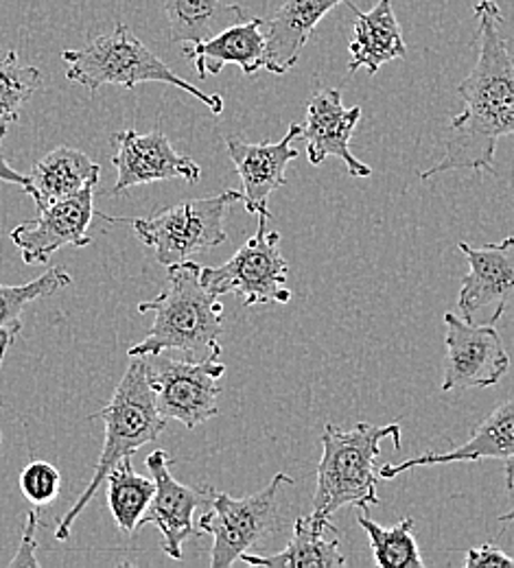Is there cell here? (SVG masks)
Segmentation results:
<instances>
[{
  "label": "cell",
  "instance_id": "obj_4",
  "mask_svg": "<svg viewBox=\"0 0 514 568\" xmlns=\"http://www.w3.org/2000/svg\"><path fill=\"white\" fill-rule=\"evenodd\" d=\"M383 439H392L394 448L401 450V426H374L367 423H360L353 428L324 426L320 435L322 459L318 466V486L311 514L331 520V516L346 505H381L374 462L381 455Z\"/></svg>",
  "mask_w": 514,
  "mask_h": 568
},
{
  "label": "cell",
  "instance_id": "obj_30",
  "mask_svg": "<svg viewBox=\"0 0 514 568\" xmlns=\"http://www.w3.org/2000/svg\"><path fill=\"white\" fill-rule=\"evenodd\" d=\"M466 568H514V558L506 551H502L497 545H482L477 549H471L466 556Z\"/></svg>",
  "mask_w": 514,
  "mask_h": 568
},
{
  "label": "cell",
  "instance_id": "obj_13",
  "mask_svg": "<svg viewBox=\"0 0 514 568\" xmlns=\"http://www.w3.org/2000/svg\"><path fill=\"white\" fill-rule=\"evenodd\" d=\"M171 457L155 448L148 457L151 479L155 481V495L149 503L139 527L155 525L162 534V549L171 560H182V547L189 538L198 536L193 516L198 507L209 505L211 486L189 488L180 484L169 470Z\"/></svg>",
  "mask_w": 514,
  "mask_h": 568
},
{
  "label": "cell",
  "instance_id": "obj_15",
  "mask_svg": "<svg viewBox=\"0 0 514 568\" xmlns=\"http://www.w3.org/2000/svg\"><path fill=\"white\" fill-rule=\"evenodd\" d=\"M302 125H292L285 139L279 142H245L239 136L225 141L228 155L243 184V206L250 214L270 213V195L285 186V171L290 162L298 158L295 139H300Z\"/></svg>",
  "mask_w": 514,
  "mask_h": 568
},
{
  "label": "cell",
  "instance_id": "obj_5",
  "mask_svg": "<svg viewBox=\"0 0 514 568\" xmlns=\"http://www.w3.org/2000/svg\"><path fill=\"white\" fill-rule=\"evenodd\" d=\"M67 64V77L83 85L90 94H97L101 85H121L134 90L141 83H169L187 94L195 97L211 108L213 114L223 112V99L220 94H206L200 88L191 85L175 71L167 67L148 44L134 36L125 22H117L110 36L90 38L85 47L71 49L62 53Z\"/></svg>",
  "mask_w": 514,
  "mask_h": 568
},
{
  "label": "cell",
  "instance_id": "obj_23",
  "mask_svg": "<svg viewBox=\"0 0 514 568\" xmlns=\"http://www.w3.org/2000/svg\"><path fill=\"white\" fill-rule=\"evenodd\" d=\"M164 16L173 44H198L230 24L248 20L241 4L223 0H164Z\"/></svg>",
  "mask_w": 514,
  "mask_h": 568
},
{
  "label": "cell",
  "instance_id": "obj_32",
  "mask_svg": "<svg viewBox=\"0 0 514 568\" xmlns=\"http://www.w3.org/2000/svg\"><path fill=\"white\" fill-rule=\"evenodd\" d=\"M0 180H2V182H11V184H20V186L27 182V175L18 173V171L9 164V160L2 155V151H0Z\"/></svg>",
  "mask_w": 514,
  "mask_h": 568
},
{
  "label": "cell",
  "instance_id": "obj_20",
  "mask_svg": "<svg viewBox=\"0 0 514 568\" xmlns=\"http://www.w3.org/2000/svg\"><path fill=\"white\" fill-rule=\"evenodd\" d=\"M346 7H351L353 13L357 16L353 40L349 44L351 74L360 69H366L370 74H374L383 64L407 58L405 40L392 0H379L372 11L357 9L351 0L346 2Z\"/></svg>",
  "mask_w": 514,
  "mask_h": 568
},
{
  "label": "cell",
  "instance_id": "obj_10",
  "mask_svg": "<svg viewBox=\"0 0 514 568\" xmlns=\"http://www.w3.org/2000/svg\"><path fill=\"white\" fill-rule=\"evenodd\" d=\"M504 311L506 308L500 306L482 326L466 322L464 317L460 320L453 313H444L446 361L441 385L444 394L493 387L508 372L511 355L495 326Z\"/></svg>",
  "mask_w": 514,
  "mask_h": 568
},
{
  "label": "cell",
  "instance_id": "obj_9",
  "mask_svg": "<svg viewBox=\"0 0 514 568\" xmlns=\"http://www.w3.org/2000/svg\"><path fill=\"white\" fill-rule=\"evenodd\" d=\"M148 361L149 383L160 416L193 430L220 414L218 398L225 365L218 358L191 361L158 355Z\"/></svg>",
  "mask_w": 514,
  "mask_h": 568
},
{
  "label": "cell",
  "instance_id": "obj_24",
  "mask_svg": "<svg viewBox=\"0 0 514 568\" xmlns=\"http://www.w3.org/2000/svg\"><path fill=\"white\" fill-rule=\"evenodd\" d=\"M108 505L117 527L123 534H134L143 514L148 511L149 503L155 495V481L143 477L134 470L132 457L121 459L108 473Z\"/></svg>",
  "mask_w": 514,
  "mask_h": 568
},
{
  "label": "cell",
  "instance_id": "obj_19",
  "mask_svg": "<svg viewBox=\"0 0 514 568\" xmlns=\"http://www.w3.org/2000/svg\"><path fill=\"white\" fill-rule=\"evenodd\" d=\"M184 55L193 62L200 79L220 74L228 64H236L248 77L256 74L265 69L263 20L252 18L230 24L204 42L187 44Z\"/></svg>",
  "mask_w": 514,
  "mask_h": 568
},
{
  "label": "cell",
  "instance_id": "obj_18",
  "mask_svg": "<svg viewBox=\"0 0 514 568\" xmlns=\"http://www.w3.org/2000/svg\"><path fill=\"white\" fill-rule=\"evenodd\" d=\"M482 459H514V398L500 405L473 435L446 453H425L403 464H387L379 470L381 479H394L412 468L442 466L457 462H482Z\"/></svg>",
  "mask_w": 514,
  "mask_h": 568
},
{
  "label": "cell",
  "instance_id": "obj_27",
  "mask_svg": "<svg viewBox=\"0 0 514 568\" xmlns=\"http://www.w3.org/2000/svg\"><path fill=\"white\" fill-rule=\"evenodd\" d=\"M73 284L71 274L64 267H53L40 278L27 284H0V333L22 331V311L47 295L60 293Z\"/></svg>",
  "mask_w": 514,
  "mask_h": 568
},
{
  "label": "cell",
  "instance_id": "obj_26",
  "mask_svg": "<svg viewBox=\"0 0 514 568\" xmlns=\"http://www.w3.org/2000/svg\"><path fill=\"white\" fill-rule=\"evenodd\" d=\"M42 88V72L20 64L13 49L0 51V142L7 130L18 123L27 101Z\"/></svg>",
  "mask_w": 514,
  "mask_h": 568
},
{
  "label": "cell",
  "instance_id": "obj_3",
  "mask_svg": "<svg viewBox=\"0 0 514 568\" xmlns=\"http://www.w3.org/2000/svg\"><path fill=\"white\" fill-rule=\"evenodd\" d=\"M90 420H103L105 423V442L94 468L92 479L88 481V488L77 498L73 507L67 511V516L60 520L56 529L58 540H69L73 531L74 520L85 509V505L99 493L103 481L108 479V473L125 457H132L137 450H141L145 444L158 442V437L167 430V418L160 416L155 407L153 387L149 383V361L134 356L128 365L125 376L117 385L112 400L97 414L90 416Z\"/></svg>",
  "mask_w": 514,
  "mask_h": 568
},
{
  "label": "cell",
  "instance_id": "obj_25",
  "mask_svg": "<svg viewBox=\"0 0 514 568\" xmlns=\"http://www.w3.org/2000/svg\"><path fill=\"white\" fill-rule=\"evenodd\" d=\"M362 529L367 534L374 562L381 568H423L416 538L414 518H403L394 527H381L367 516V507H360L357 516Z\"/></svg>",
  "mask_w": 514,
  "mask_h": 568
},
{
  "label": "cell",
  "instance_id": "obj_6",
  "mask_svg": "<svg viewBox=\"0 0 514 568\" xmlns=\"http://www.w3.org/2000/svg\"><path fill=\"white\" fill-rule=\"evenodd\" d=\"M241 200L243 195L239 191H225L213 197L180 202L171 209L143 219H119L108 214L101 216L108 221L132 223L137 236L155 252L158 263L171 267L191 261V256L202 250H211L225 243V213L232 204Z\"/></svg>",
  "mask_w": 514,
  "mask_h": 568
},
{
  "label": "cell",
  "instance_id": "obj_22",
  "mask_svg": "<svg viewBox=\"0 0 514 568\" xmlns=\"http://www.w3.org/2000/svg\"><path fill=\"white\" fill-rule=\"evenodd\" d=\"M337 529L331 520L315 514L298 518L290 545L274 556L243 554L241 562L265 568H340L346 558L340 551Z\"/></svg>",
  "mask_w": 514,
  "mask_h": 568
},
{
  "label": "cell",
  "instance_id": "obj_31",
  "mask_svg": "<svg viewBox=\"0 0 514 568\" xmlns=\"http://www.w3.org/2000/svg\"><path fill=\"white\" fill-rule=\"evenodd\" d=\"M506 490L511 497V509L500 516V523H514V459L506 462Z\"/></svg>",
  "mask_w": 514,
  "mask_h": 568
},
{
  "label": "cell",
  "instance_id": "obj_16",
  "mask_svg": "<svg viewBox=\"0 0 514 568\" xmlns=\"http://www.w3.org/2000/svg\"><path fill=\"white\" fill-rule=\"evenodd\" d=\"M457 250L468 261V274L457 295L462 317L473 322V315L488 304L506 308L514 297V236L484 247L460 243Z\"/></svg>",
  "mask_w": 514,
  "mask_h": 568
},
{
  "label": "cell",
  "instance_id": "obj_28",
  "mask_svg": "<svg viewBox=\"0 0 514 568\" xmlns=\"http://www.w3.org/2000/svg\"><path fill=\"white\" fill-rule=\"evenodd\" d=\"M62 488L60 470L49 462H31L20 475V490L36 507L51 505Z\"/></svg>",
  "mask_w": 514,
  "mask_h": 568
},
{
  "label": "cell",
  "instance_id": "obj_7",
  "mask_svg": "<svg viewBox=\"0 0 514 568\" xmlns=\"http://www.w3.org/2000/svg\"><path fill=\"white\" fill-rule=\"evenodd\" d=\"M288 486H294V479L279 473L261 493L250 497L232 498L211 488L209 509L198 523L202 536H213L211 568L232 567L279 529L281 493Z\"/></svg>",
  "mask_w": 514,
  "mask_h": 568
},
{
  "label": "cell",
  "instance_id": "obj_8",
  "mask_svg": "<svg viewBox=\"0 0 514 568\" xmlns=\"http://www.w3.org/2000/svg\"><path fill=\"white\" fill-rule=\"evenodd\" d=\"M272 216L259 214V227L252 239L220 267H202L200 283L213 295H236L245 306L288 304L290 265L281 254V234L268 232Z\"/></svg>",
  "mask_w": 514,
  "mask_h": 568
},
{
  "label": "cell",
  "instance_id": "obj_1",
  "mask_svg": "<svg viewBox=\"0 0 514 568\" xmlns=\"http://www.w3.org/2000/svg\"><path fill=\"white\" fill-rule=\"evenodd\" d=\"M480 22V58L460 85L464 110L449 123L441 162L421 173L434 180L451 171H495V149L514 134V58L502 33L504 16L495 0L475 4Z\"/></svg>",
  "mask_w": 514,
  "mask_h": 568
},
{
  "label": "cell",
  "instance_id": "obj_17",
  "mask_svg": "<svg viewBox=\"0 0 514 568\" xmlns=\"http://www.w3.org/2000/svg\"><path fill=\"white\" fill-rule=\"evenodd\" d=\"M349 0H283L276 13L263 22V27H268L265 69L272 74L292 71L322 18Z\"/></svg>",
  "mask_w": 514,
  "mask_h": 568
},
{
  "label": "cell",
  "instance_id": "obj_21",
  "mask_svg": "<svg viewBox=\"0 0 514 568\" xmlns=\"http://www.w3.org/2000/svg\"><path fill=\"white\" fill-rule=\"evenodd\" d=\"M99 178L101 166L88 153L73 146H58L33 164L22 191L42 211L53 202L71 197L88 182H99Z\"/></svg>",
  "mask_w": 514,
  "mask_h": 568
},
{
  "label": "cell",
  "instance_id": "obj_14",
  "mask_svg": "<svg viewBox=\"0 0 514 568\" xmlns=\"http://www.w3.org/2000/svg\"><path fill=\"white\" fill-rule=\"evenodd\" d=\"M360 119L362 108H344L340 90H315L306 108V123L300 132V141L306 144V160L313 166H320L326 158L335 155L346 164L349 175L370 178L372 166L357 160L351 151V139Z\"/></svg>",
  "mask_w": 514,
  "mask_h": 568
},
{
  "label": "cell",
  "instance_id": "obj_29",
  "mask_svg": "<svg viewBox=\"0 0 514 568\" xmlns=\"http://www.w3.org/2000/svg\"><path fill=\"white\" fill-rule=\"evenodd\" d=\"M38 525H40L38 511H29L27 514V525H24V531H22V538H20L18 554L13 556L9 567L40 568V560L36 558V551H38V540H36Z\"/></svg>",
  "mask_w": 514,
  "mask_h": 568
},
{
  "label": "cell",
  "instance_id": "obj_33",
  "mask_svg": "<svg viewBox=\"0 0 514 568\" xmlns=\"http://www.w3.org/2000/svg\"><path fill=\"white\" fill-rule=\"evenodd\" d=\"M16 337H18V333H11V331H2L0 333V367H2L4 355H7V351H9V346L13 344ZM0 444H2V435H0Z\"/></svg>",
  "mask_w": 514,
  "mask_h": 568
},
{
  "label": "cell",
  "instance_id": "obj_11",
  "mask_svg": "<svg viewBox=\"0 0 514 568\" xmlns=\"http://www.w3.org/2000/svg\"><path fill=\"white\" fill-rule=\"evenodd\" d=\"M99 182H88L71 197L49 204L31 221L16 225L9 234L27 265H44L62 247L90 245V223L94 216V189Z\"/></svg>",
  "mask_w": 514,
  "mask_h": 568
},
{
  "label": "cell",
  "instance_id": "obj_12",
  "mask_svg": "<svg viewBox=\"0 0 514 568\" xmlns=\"http://www.w3.org/2000/svg\"><path fill=\"white\" fill-rule=\"evenodd\" d=\"M114 142L117 153L112 164L117 169V184L112 195L167 180H184L189 184H198L202 178L200 164L193 158L180 155L160 130L148 134L125 130L114 134Z\"/></svg>",
  "mask_w": 514,
  "mask_h": 568
},
{
  "label": "cell",
  "instance_id": "obj_2",
  "mask_svg": "<svg viewBox=\"0 0 514 568\" xmlns=\"http://www.w3.org/2000/svg\"><path fill=\"white\" fill-rule=\"evenodd\" d=\"M167 270L164 288L153 300L139 304L143 315L153 313L155 320L148 337L132 346L128 356L149 358L178 351L191 361L220 358L223 304L200 283L202 265L187 261Z\"/></svg>",
  "mask_w": 514,
  "mask_h": 568
}]
</instances>
